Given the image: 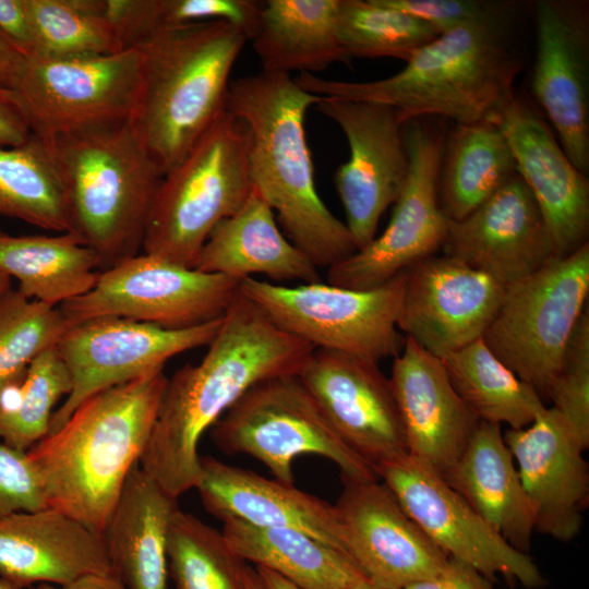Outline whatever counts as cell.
<instances>
[{
  "instance_id": "6da1fadb",
  "label": "cell",
  "mask_w": 589,
  "mask_h": 589,
  "mask_svg": "<svg viewBox=\"0 0 589 589\" xmlns=\"http://www.w3.org/2000/svg\"><path fill=\"white\" fill-rule=\"evenodd\" d=\"M197 364L168 378L140 467L178 500L197 484L202 435L253 385L298 374L314 349L272 323L239 290Z\"/></svg>"
},
{
  "instance_id": "7a4b0ae2",
  "label": "cell",
  "mask_w": 589,
  "mask_h": 589,
  "mask_svg": "<svg viewBox=\"0 0 589 589\" xmlns=\"http://www.w3.org/2000/svg\"><path fill=\"white\" fill-rule=\"evenodd\" d=\"M505 9L494 4L481 19L440 34L392 76L345 82L301 73L294 81L313 95L390 106L404 124L431 116L496 123L515 98L521 68Z\"/></svg>"
},
{
  "instance_id": "3957f363",
  "label": "cell",
  "mask_w": 589,
  "mask_h": 589,
  "mask_svg": "<svg viewBox=\"0 0 589 589\" xmlns=\"http://www.w3.org/2000/svg\"><path fill=\"white\" fill-rule=\"evenodd\" d=\"M166 382L160 370L100 390L26 452L47 507L103 534L146 448Z\"/></svg>"
},
{
  "instance_id": "277c9868",
  "label": "cell",
  "mask_w": 589,
  "mask_h": 589,
  "mask_svg": "<svg viewBox=\"0 0 589 589\" xmlns=\"http://www.w3.org/2000/svg\"><path fill=\"white\" fill-rule=\"evenodd\" d=\"M320 98L288 73L261 71L230 83L227 109L249 134L252 187L277 213L287 238L317 268H329L357 247L315 187L304 121Z\"/></svg>"
},
{
  "instance_id": "5b68a950",
  "label": "cell",
  "mask_w": 589,
  "mask_h": 589,
  "mask_svg": "<svg viewBox=\"0 0 589 589\" xmlns=\"http://www.w3.org/2000/svg\"><path fill=\"white\" fill-rule=\"evenodd\" d=\"M248 40L208 21L158 29L134 46L141 84L131 124L164 176L227 109L230 73Z\"/></svg>"
},
{
  "instance_id": "8992f818",
  "label": "cell",
  "mask_w": 589,
  "mask_h": 589,
  "mask_svg": "<svg viewBox=\"0 0 589 589\" xmlns=\"http://www.w3.org/2000/svg\"><path fill=\"white\" fill-rule=\"evenodd\" d=\"M44 142L65 187L71 233L98 255L100 272L137 255L164 172L131 121Z\"/></svg>"
},
{
  "instance_id": "52a82bcc",
  "label": "cell",
  "mask_w": 589,
  "mask_h": 589,
  "mask_svg": "<svg viewBox=\"0 0 589 589\" xmlns=\"http://www.w3.org/2000/svg\"><path fill=\"white\" fill-rule=\"evenodd\" d=\"M252 190L249 134L226 109L160 182L147 219L144 253L194 268L211 231Z\"/></svg>"
},
{
  "instance_id": "ba28073f",
  "label": "cell",
  "mask_w": 589,
  "mask_h": 589,
  "mask_svg": "<svg viewBox=\"0 0 589 589\" xmlns=\"http://www.w3.org/2000/svg\"><path fill=\"white\" fill-rule=\"evenodd\" d=\"M211 437L219 450L257 459L286 484H294V458L306 454L332 460L341 480H378L376 470L340 441L298 374L250 387L211 428Z\"/></svg>"
},
{
  "instance_id": "9c48e42d",
  "label": "cell",
  "mask_w": 589,
  "mask_h": 589,
  "mask_svg": "<svg viewBox=\"0 0 589 589\" xmlns=\"http://www.w3.org/2000/svg\"><path fill=\"white\" fill-rule=\"evenodd\" d=\"M406 274L382 286L356 290L332 284L277 285L255 277L240 292L272 323L314 349L339 351L378 362L405 345L397 327Z\"/></svg>"
},
{
  "instance_id": "30bf717a",
  "label": "cell",
  "mask_w": 589,
  "mask_h": 589,
  "mask_svg": "<svg viewBox=\"0 0 589 589\" xmlns=\"http://www.w3.org/2000/svg\"><path fill=\"white\" fill-rule=\"evenodd\" d=\"M588 293L589 242L508 286L482 336L494 356L542 400L587 308Z\"/></svg>"
},
{
  "instance_id": "8fae6325",
  "label": "cell",
  "mask_w": 589,
  "mask_h": 589,
  "mask_svg": "<svg viewBox=\"0 0 589 589\" xmlns=\"http://www.w3.org/2000/svg\"><path fill=\"white\" fill-rule=\"evenodd\" d=\"M141 84L135 47L86 59H25L9 88L33 135L84 132L131 121Z\"/></svg>"
},
{
  "instance_id": "7c38bea8",
  "label": "cell",
  "mask_w": 589,
  "mask_h": 589,
  "mask_svg": "<svg viewBox=\"0 0 589 589\" xmlns=\"http://www.w3.org/2000/svg\"><path fill=\"white\" fill-rule=\"evenodd\" d=\"M240 283L144 253L101 271L91 290L59 309L68 326L118 316L187 328L221 318L239 294Z\"/></svg>"
},
{
  "instance_id": "4fadbf2b",
  "label": "cell",
  "mask_w": 589,
  "mask_h": 589,
  "mask_svg": "<svg viewBox=\"0 0 589 589\" xmlns=\"http://www.w3.org/2000/svg\"><path fill=\"white\" fill-rule=\"evenodd\" d=\"M409 172L389 223L368 245L327 268V283L356 290L384 285L442 249L448 227L437 199L444 137L419 120L405 123Z\"/></svg>"
},
{
  "instance_id": "5bb4252c",
  "label": "cell",
  "mask_w": 589,
  "mask_h": 589,
  "mask_svg": "<svg viewBox=\"0 0 589 589\" xmlns=\"http://www.w3.org/2000/svg\"><path fill=\"white\" fill-rule=\"evenodd\" d=\"M223 317L178 329L118 316L69 326L55 347L70 372L72 389L53 411L48 433L60 428L89 396L164 370L172 357L208 346Z\"/></svg>"
},
{
  "instance_id": "9a60e30c",
  "label": "cell",
  "mask_w": 589,
  "mask_h": 589,
  "mask_svg": "<svg viewBox=\"0 0 589 589\" xmlns=\"http://www.w3.org/2000/svg\"><path fill=\"white\" fill-rule=\"evenodd\" d=\"M378 479L407 515L449 557L477 568L489 580L503 576L529 589L546 585L537 564L510 546L425 462L407 454L376 467Z\"/></svg>"
},
{
  "instance_id": "2e32d148",
  "label": "cell",
  "mask_w": 589,
  "mask_h": 589,
  "mask_svg": "<svg viewBox=\"0 0 589 589\" xmlns=\"http://www.w3.org/2000/svg\"><path fill=\"white\" fill-rule=\"evenodd\" d=\"M316 109L342 130L350 155L335 184L357 250L376 236L383 213L394 204L409 172L404 123L390 106L321 96Z\"/></svg>"
},
{
  "instance_id": "e0dca14e",
  "label": "cell",
  "mask_w": 589,
  "mask_h": 589,
  "mask_svg": "<svg viewBox=\"0 0 589 589\" xmlns=\"http://www.w3.org/2000/svg\"><path fill=\"white\" fill-rule=\"evenodd\" d=\"M377 363L313 349L298 373L340 441L375 470L408 453L389 378Z\"/></svg>"
},
{
  "instance_id": "ac0fdd59",
  "label": "cell",
  "mask_w": 589,
  "mask_h": 589,
  "mask_svg": "<svg viewBox=\"0 0 589 589\" xmlns=\"http://www.w3.org/2000/svg\"><path fill=\"white\" fill-rule=\"evenodd\" d=\"M397 327L442 359L482 338L506 287L448 256H429L405 271Z\"/></svg>"
},
{
  "instance_id": "d6986e66",
  "label": "cell",
  "mask_w": 589,
  "mask_h": 589,
  "mask_svg": "<svg viewBox=\"0 0 589 589\" xmlns=\"http://www.w3.org/2000/svg\"><path fill=\"white\" fill-rule=\"evenodd\" d=\"M334 504L347 554L371 582L390 589L435 577L449 556L378 480H342Z\"/></svg>"
},
{
  "instance_id": "ffe728a7",
  "label": "cell",
  "mask_w": 589,
  "mask_h": 589,
  "mask_svg": "<svg viewBox=\"0 0 589 589\" xmlns=\"http://www.w3.org/2000/svg\"><path fill=\"white\" fill-rule=\"evenodd\" d=\"M532 93L581 173L589 170V19L584 2L536 3Z\"/></svg>"
},
{
  "instance_id": "44dd1931",
  "label": "cell",
  "mask_w": 589,
  "mask_h": 589,
  "mask_svg": "<svg viewBox=\"0 0 589 589\" xmlns=\"http://www.w3.org/2000/svg\"><path fill=\"white\" fill-rule=\"evenodd\" d=\"M503 437L518 465L534 531L573 540L589 501V469L572 425L555 408L545 407L531 424L508 428Z\"/></svg>"
},
{
  "instance_id": "7402d4cb",
  "label": "cell",
  "mask_w": 589,
  "mask_h": 589,
  "mask_svg": "<svg viewBox=\"0 0 589 589\" xmlns=\"http://www.w3.org/2000/svg\"><path fill=\"white\" fill-rule=\"evenodd\" d=\"M442 249L506 288L557 256L543 215L518 173L471 214L448 220Z\"/></svg>"
},
{
  "instance_id": "603a6c76",
  "label": "cell",
  "mask_w": 589,
  "mask_h": 589,
  "mask_svg": "<svg viewBox=\"0 0 589 589\" xmlns=\"http://www.w3.org/2000/svg\"><path fill=\"white\" fill-rule=\"evenodd\" d=\"M496 124L505 136L517 173L534 197L557 256L588 242L589 181L569 160L538 111L515 98Z\"/></svg>"
},
{
  "instance_id": "cb8c5ba5",
  "label": "cell",
  "mask_w": 589,
  "mask_h": 589,
  "mask_svg": "<svg viewBox=\"0 0 589 589\" xmlns=\"http://www.w3.org/2000/svg\"><path fill=\"white\" fill-rule=\"evenodd\" d=\"M388 378L408 454L443 476L460 458L480 420L453 388L442 360L409 337Z\"/></svg>"
},
{
  "instance_id": "d4e9b609",
  "label": "cell",
  "mask_w": 589,
  "mask_h": 589,
  "mask_svg": "<svg viewBox=\"0 0 589 589\" xmlns=\"http://www.w3.org/2000/svg\"><path fill=\"white\" fill-rule=\"evenodd\" d=\"M115 573L103 534L46 507L0 517V577L24 589Z\"/></svg>"
},
{
  "instance_id": "484cf974",
  "label": "cell",
  "mask_w": 589,
  "mask_h": 589,
  "mask_svg": "<svg viewBox=\"0 0 589 589\" xmlns=\"http://www.w3.org/2000/svg\"><path fill=\"white\" fill-rule=\"evenodd\" d=\"M195 489L203 507L221 521L239 519L260 527L290 528L346 552L335 506L294 484L201 456Z\"/></svg>"
},
{
  "instance_id": "4316f807",
  "label": "cell",
  "mask_w": 589,
  "mask_h": 589,
  "mask_svg": "<svg viewBox=\"0 0 589 589\" xmlns=\"http://www.w3.org/2000/svg\"><path fill=\"white\" fill-rule=\"evenodd\" d=\"M194 268L242 280L322 281L318 268L279 230L273 209L252 187L242 206L211 231Z\"/></svg>"
},
{
  "instance_id": "83f0119b",
  "label": "cell",
  "mask_w": 589,
  "mask_h": 589,
  "mask_svg": "<svg viewBox=\"0 0 589 589\" xmlns=\"http://www.w3.org/2000/svg\"><path fill=\"white\" fill-rule=\"evenodd\" d=\"M442 477L510 546L528 554L533 516L500 424L480 421L460 458Z\"/></svg>"
},
{
  "instance_id": "f1b7e54d",
  "label": "cell",
  "mask_w": 589,
  "mask_h": 589,
  "mask_svg": "<svg viewBox=\"0 0 589 589\" xmlns=\"http://www.w3.org/2000/svg\"><path fill=\"white\" fill-rule=\"evenodd\" d=\"M177 501L140 464L133 467L103 532L112 569L127 589H167L168 530Z\"/></svg>"
},
{
  "instance_id": "f546056e",
  "label": "cell",
  "mask_w": 589,
  "mask_h": 589,
  "mask_svg": "<svg viewBox=\"0 0 589 589\" xmlns=\"http://www.w3.org/2000/svg\"><path fill=\"white\" fill-rule=\"evenodd\" d=\"M340 0H267L262 2L250 38L262 71H320L348 63L337 32Z\"/></svg>"
},
{
  "instance_id": "4dcf8cb0",
  "label": "cell",
  "mask_w": 589,
  "mask_h": 589,
  "mask_svg": "<svg viewBox=\"0 0 589 589\" xmlns=\"http://www.w3.org/2000/svg\"><path fill=\"white\" fill-rule=\"evenodd\" d=\"M221 533L244 562L272 570L300 589H348L365 578L348 554L297 529L229 518L223 520Z\"/></svg>"
},
{
  "instance_id": "1f68e13d",
  "label": "cell",
  "mask_w": 589,
  "mask_h": 589,
  "mask_svg": "<svg viewBox=\"0 0 589 589\" xmlns=\"http://www.w3.org/2000/svg\"><path fill=\"white\" fill-rule=\"evenodd\" d=\"M98 269V255L71 232L13 236L0 228V271L27 299L58 306L91 290Z\"/></svg>"
},
{
  "instance_id": "d6a6232c",
  "label": "cell",
  "mask_w": 589,
  "mask_h": 589,
  "mask_svg": "<svg viewBox=\"0 0 589 589\" xmlns=\"http://www.w3.org/2000/svg\"><path fill=\"white\" fill-rule=\"evenodd\" d=\"M516 175L515 158L496 123L456 124L443 147L440 207L448 220H460Z\"/></svg>"
},
{
  "instance_id": "836d02e7",
  "label": "cell",
  "mask_w": 589,
  "mask_h": 589,
  "mask_svg": "<svg viewBox=\"0 0 589 589\" xmlns=\"http://www.w3.org/2000/svg\"><path fill=\"white\" fill-rule=\"evenodd\" d=\"M441 360L453 388L480 421L522 429L545 409L539 394L497 359L482 338Z\"/></svg>"
},
{
  "instance_id": "e575fe53",
  "label": "cell",
  "mask_w": 589,
  "mask_h": 589,
  "mask_svg": "<svg viewBox=\"0 0 589 589\" xmlns=\"http://www.w3.org/2000/svg\"><path fill=\"white\" fill-rule=\"evenodd\" d=\"M0 216L58 233L72 231L58 165L48 145L33 134L22 145H0Z\"/></svg>"
},
{
  "instance_id": "d590c367",
  "label": "cell",
  "mask_w": 589,
  "mask_h": 589,
  "mask_svg": "<svg viewBox=\"0 0 589 589\" xmlns=\"http://www.w3.org/2000/svg\"><path fill=\"white\" fill-rule=\"evenodd\" d=\"M35 38L32 58L86 59L124 50L100 0H26Z\"/></svg>"
},
{
  "instance_id": "8d00e7d4",
  "label": "cell",
  "mask_w": 589,
  "mask_h": 589,
  "mask_svg": "<svg viewBox=\"0 0 589 589\" xmlns=\"http://www.w3.org/2000/svg\"><path fill=\"white\" fill-rule=\"evenodd\" d=\"M167 555L176 589H247L248 564L221 531L179 507L170 520Z\"/></svg>"
},
{
  "instance_id": "74e56055",
  "label": "cell",
  "mask_w": 589,
  "mask_h": 589,
  "mask_svg": "<svg viewBox=\"0 0 589 589\" xmlns=\"http://www.w3.org/2000/svg\"><path fill=\"white\" fill-rule=\"evenodd\" d=\"M337 32L350 59L396 58L405 62L440 35L430 24L380 0H340Z\"/></svg>"
},
{
  "instance_id": "f35d334b",
  "label": "cell",
  "mask_w": 589,
  "mask_h": 589,
  "mask_svg": "<svg viewBox=\"0 0 589 589\" xmlns=\"http://www.w3.org/2000/svg\"><path fill=\"white\" fill-rule=\"evenodd\" d=\"M59 305L25 298L16 289L0 297V395L23 382L29 364L55 347L68 328Z\"/></svg>"
},
{
  "instance_id": "ab89813d",
  "label": "cell",
  "mask_w": 589,
  "mask_h": 589,
  "mask_svg": "<svg viewBox=\"0 0 589 589\" xmlns=\"http://www.w3.org/2000/svg\"><path fill=\"white\" fill-rule=\"evenodd\" d=\"M70 372L56 347L41 352L29 364L15 407L0 413V441L27 452L49 432L53 408L70 394Z\"/></svg>"
},
{
  "instance_id": "60d3db41",
  "label": "cell",
  "mask_w": 589,
  "mask_h": 589,
  "mask_svg": "<svg viewBox=\"0 0 589 589\" xmlns=\"http://www.w3.org/2000/svg\"><path fill=\"white\" fill-rule=\"evenodd\" d=\"M545 399L572 425L584 447L589 446V312L580 315L563 353Z\"/></svg>"
},
{
  "instance_id": "b9f144b4",
  "label": "cell",
  "mask_w": 589,
  "mask_h": 589,
  "mask_svg": "<svg viewBox=\"0 0 589 589\" xmlns=\"http://www.w3.org/2000/svg\"><path fill=\"white\" fill-rule=\"evenodd\" d=\"M262 2L253 0H151L155 29L199 22H226L249 40L255 29Z\"/></svg>"
},
{
  "instance_id": "7bdbcfd3",
  "label": "cell",
  "mask_w": 589,
  "mask_h": 589,
  "mask_svg": "<svg viewBox=\"0 0 589 589\" xmlns=\"http://www.w3.org/2000/svg\"><path fill=\"white\" fill-rule=\"evenodd\" d=\"M46 507L40 477L27 453L0 443V517Z\"/></svg>"
},
{
  "instance_id": "ee69618b",
  "label": "cell",
  "mask_w": 589,
  "mask_h": 589,
  "mask_svg": "<svg viewBox=\"0 0 589 589\" xmlns=\"http://www.w3.org/2000/svg\"><path fill=\"white\" fill-rule=\"evenodd\" d=\"M433 26L440 34L472 23L494 7L476 0H380Z\"/></svg>"
},
{
  "instance_id": "f6af8a7d",
  "label": "cell",
  "mask_w": 589,
  "mask_h": 589,
  "mask_svg": "<svg viewBox=\"0 0 589 589\" xmlns=\"http://www.w3.org/2000/svg\"><path fill=\"white\" fill-rule=\"evenodd\" d=\"M0 35L24 58L35 53V38L26 0H0Z\"/></svg>"
},
{
  "instance_id": "bcb514c9",
  "label": "cell",
  "mask_w": 589,
  "mask_h": 589,
  "mask_svg": "<svg viewBox=\"0 0 589 589\" xmlns=\"http://www.w3.org/2000/svg\"><path fill=\"white\" fill-rule=\"evenodd\" d=\"M404 589H493L491 580L477 568L449 557L444 568L433 578L413 582Z\"/></svg>"
},
{
  "instance_id": "7dc6e473",
  "label": "cell",
  "mask_w": 589,
  "mask_h": 589,
  "mask_svg": "<svg viewBox=\"0 0 589 589\" xmlns=\"http://www.w3.org/2000/svg\"><path fill=\"white\" fill-rule=\"evenodd\" d=\"M31 137V129L11 91L0 86V145L19 146Z\"/></svg>"
},
{
  "instance_id": "c3c4849f",
  "label": "cell",
  "mask_w": 589,
  "mask_h": 589,
  "mask_svg": "<svg viewBox=\"0 0 589 589\" xmlns=\"http://www.w3.org/2000/svg\"><path fill=\"white\" fill-rule=\"evenodd\" d=\"M34 589H127L115 573L89 574L67 585L40 584Z\"/></svg>"
},
{
  "instance_id": "681fc988",
  "label": "cell",
  "mask_w": 589,
  "mask_h": 589,
  "mask_svg": "<svg viewBox=\"0 0 589 589\" xmlns=\"http://www.w3.org/2000/svg\"><path fill=\"white\" fill-rule=\"evenodd\" d=\"M25 59L0 35V86H12Z\"/></svg>"
},
{
  "instance_id": "f907efd6",
  "label": "cell",
  "mask_w": 589,
  "mask_h": 589,
  "mask_svg": "<svg viewBox=\"0 0 589 589\" xmlns=\"http://www.w3.org/2000/svg\"><path fill=\"white\" fill-rule=\"evenodd\" d=\"M266 589H300L276 573L263 567H255Z\"/></svg>"
},
{
  "instance_id": "816d5d0a",
  "label": "cell",
  "mask_w": 589,
  "mask_h": 589,
  "mask_svg": "<svg viewBox=\"0 0 589 589\" xmlns=\"http://www.w3.org/2000/svg\"><path fill=\"white\" fill-rule=\"evenodd\" d=\"M244 577L247 589H266L255 568L248 565Z\"/></svg>"
},
{
  "instance_id": "f5cc1de1",
  "label": "cell",
  "mask_w": 589,
  "mask_h": 589,
  "mask_svg": "<svg viewBox=\"0 0 589 589\" xmlns=\"http://www.w3.org/2000/svg\"><path fill=\"white\" fill-rule=\"evenodd\" d=\"M348 589H390V588H385V587L375 585L371 582L370 580H368L366 578H363L359 580L358 582H356L354 585H352Z\"/></svg>"
},
{
  "instance_id": "db71d44e",
  "label": "cell",
  "mask_w": 589,
  "mask_h": 589,
  "mask_svg": "<svg viewBox=\"0 0 589 589\" xmlns=\"http://www.w3.org/2000/svg\"><path fill=\"white\" fill-rule=\"evenodd\" d=\"M11 277L0 271V297L12 288Z\"/></svg>"
},
{
  "instance_id": "11a10c76",
  "label": "cell",
  "mask_w": 589,
  "mask_h": 589,
  "mask_svg": "<svg viewBox=\"0 0 589 589\" xmlns=\"http://www.w3.org/2000/svg\"><path fill=\"white\" fill-rule=\"evenodd\" d=\"M0 589H21L0 577Z\"/></svg>"
}]
</instances>
